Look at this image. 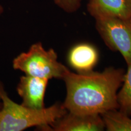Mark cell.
<instances>
[{"mask_svg": "<svg viewBox=\"0 0 131 131\" xmlns=\"http://www.w3.org/2000/svg\"><path fill=\"white\" fill-rule=\"evenodd\" d=\"M87 9L95 19H131V0H88Z\"/></svg>", "mask_w": 131, "mask_h": 131, "instance_id": "cell-7", "label": "cell"}, {"mask_svg": "<svg viewBox=\"0 0 131 131\" xmlns=\"http://www.w3.org/2000/svg\"><path fill=\"white\" fill-rule=\"evenodd\" d=\"M0 131H21L32 127L44 130L68 112L63 104L57 103L42 109H33L15 103L0 82Z\"/></svg>", "mask_w": 131, "mask_h": 131, "instance_id": "cell-2", "label": "cell"}, {"mask_svg": "<svg viewBox=\"0 0 131 131\" xmlns=\"http://www.w3.org/2000/svg\"><path fill=\"white\" fill-rule=\"evenodd\" d=\"M49 80L24 75L21 77L16 91L22 98L21 105L33 109L45 108V96Z\"/></svg>", "mask_w": 131, "mask_h": 131, "instance_id": "cell-6", "label": "cell"}, {"mask_svg": "<svg viewBox=\"0 0 131 131\" xmlns=\"http://www.w3.org/2000/svg\"><path fill=\"white\" fill-rule=\"evenodd\" d=\"M13 68L26 75L50 80L62 79L69 71L67 67L58 61V55L53 49L49 50L38 42L31 46L13 61Z\"/></svg>", "mask_w": 131, "mask_h": 131, "instance_id": "cell-3", "label": "cell"}, {"mask_svg": "<svg viewBox=\"0 0 131 131\" xmlns=\"http://www.w3.org/2000/svg\"><path fill=\"white\" fill-rule=\"evenodd\" d=\"M105 129L108 131H131V118L118 109L107 111L101 115Z\"/></svg>", "mask_w": 131, "mask_h": 131, "instance_id": "cell-9", "label": "cell"}, {"mask_svg": "<svg viewBox=\"0 0 131 131\" xmlns=\"http://www.w3.org/2000/svg\"><path fill=\"white\" fill-rule=\"evenodd\" d=\"M105 129L100 115L78 114L68 112L45 130L102 131Z\"/></svg>", "mask_w": 131, "mask_h": 131, "instance_id": "cell-5", "label": "cell"}, {"mask_svg": "<svg viewBox=\"0 0 131 131\" xmlns=\"http://www.w3.org/2000/svg\"><path fill=\"white\" fill-rule=\"evenodd\" d=\"M122 88L118 92V109L129 116L131 115V62L127 64V72L124 74Z\"/></svg>", "mask_w": 131, "mask_h": 131, "instance_id": "cell-10", "label": "cell"}, {"mask_svg": "<svg viewBox=\"0 0 131 131\" xmlns=\"http://www.w3.org/2000/svg\"><path fill=\"white\" fill-rule=\"evenodd\" d=\"M3 12V9L2 7V6H0V15L2 14V12ZM1 107H2V102H0V109H1Z\"/></svg>", "mask_w": 131, "mask_h": 131, "instance_id": "cell-12", "label": "cell"}, {"mask_svg": "<svg viewBox=\"0 0 131 131\" xmlns=\"http://www.w3.org/2000/svg\"><path fill=\"white\" fill-rule=\"evenodd\" d=\"M124 74V69L112 67L101 72L69 70L63 78L67 90L64 106L68 112L84 115H101L118 109L117 94Z\"/></svg>", "mask_w": 131, "mask_h": 131, "instance_id": "cell-1", "label": "cell"}, {"mask_svg": "<svg viewBox=\"0 0 131 131\" xmlns=\"http://www.w3.org/2000/svg\"><path fill=\"white\" fill-rule=\"evenodd\" d=\"M95 27L104 43L112 51L119 52L127 64L131 62V19L101 18Z\"/></svg>", "mask_w": 131, "mask_h": 131, "instance_id": "cell-4", "label": "cell"}, {"mask_svg": "<svg viewBox=\"0 0 131 131\" xmlns=\"http://www.w3.org/2000/svg\"><path fill=\"white\" fill-rule=\"evenodd\" d=\"M53 2L64 12L73 13L80 9L81 0H53Z\"/></svg>", "mask_w": 131, "mask_h": 131, "instance_id": "cell-11", "label": "cell"}, {"mask_svg": "<svg viewBox=\"0 0 131 131\" xmlns=\"http://www.w3.org/2000/svg\"><path fill=\"white\" fill-rule=\"evenodd\" d=\"M98 50L94 46L88 43L75 45L68 54V62L77 73L92 71L98 61Z\"/></svg>", "mask_w": 131, "mask_h": 131, "instance_id": "cell-8", "label": "cell"}]
</instances>
